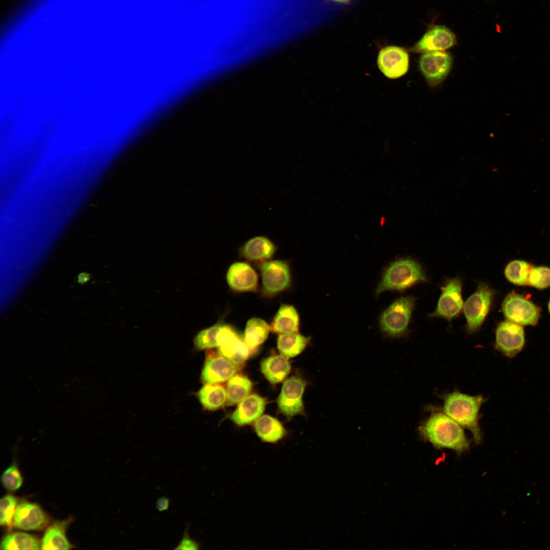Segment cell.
Instances as JSON below:
<instances>
[{
	"label": "cell",
	"instance_id": "obj_12",
	"mask_svg": "<svg viewBox=\"0 0 550 550\" xmlns=\"http://www.w3.org/2000/svg\"><path fill=\"white\" fill-rule=\"evenodd\" d=\"M456 42V36L450 29L443 25H433L409 51L415 53L445 51L454 46Z\"/></svg>",
	"mask_w": 550,
	"mask_h": 550
},
{
	"label": "cell",
	"instance_id": "obj_32",
	"mask_svg": "<svg viewBox=\"0 0 550 550\" xmlns=\"http://www.w3.org/2000/svg\"><path fill=\"white\" fill-rule=\"evenodd\" d=\"M1 482L3 486L9 491H15L20 488L23 478L15 463L4 471L1 476Z\"/></svg>",
	"mask_w": 550,
	"mask_h": 550
},
{
	"label": "cell",
	"instance_id": "obj_33",
	"mask_svg": "<svg viewBox=\"0 0 550 550\" xmlns=\"http://www.w3.org/2000/svg\"><path fill=\"white\" fill-rule=\"evenodd\" d=\"M529 284L539 289L547 288L550 285V268L538 266L532 268L528 280Z\"/></svg>",
	"mask_w": 550,
	"mask_h": 550
},
{
	"label": "cell",
	"instance_id": "obj_34",
	"mask_svg": "<svg viewBox=\"0 0 550 550\" xmlns=\"http://www.w3.org/2000/svg\"><path fill=\"white\" fill-rule=\"evenodd\" d=\"M189 525L186 526L183 537L179 542L175 549H199L200 548V543L193 539L189 534Z\"/></svg>",
	"mask_w": 550,
	"mask_h": 550
},
{
	"label": "cell",
	"instance_id": "obj_2",
	"mask_svg": "<svg viewBox=\"0 0 550 550\" xmlns=\"http://www.w3.org/2000/svg\"><path fill=\"white\" fill-rule=\"evenodd\" d=\"M443 411L462 427L469 430L476 444L482 439L479 412L485 399L481 395L470 396L458 391L443 396Z\"/></svg>",
	"mask_w": 550,
	"mask_h": 550
},
{
	"label": "cell",
	"instance_id": "obj_18",
	"mask_svg": "<svg viewBox=\"0 0 550 550\" xmlns=\"http://www.w3.org/2000/svg\"><path fill=\"white\" fill-rule=\"evenodd\" d=\"M264 399L257 394H251L240 401L231 416L236 424L242 426L258 419L265 408Z\"/></svg>",
	"mask_w": 550,
	"mask_h": 550
},
{
	"label": "cell",
	"instance_id": "obj_20",
	"mask_svg": "<svg viewBox=\"0 0 550 550\" xmlns=\"http://www.w3.org/2000/svg\"><path fill=\"white\" fill-rule=\"evenodd\" d=\"M70 518L57 521L45 530L41 541V549H70L73 545L68 540L66 531Z\"/></svg>",
	"mask_w": 550,
	"mask_h": 550
},
{
	"label": "cell",
	"instance_id": "obj_29",
	"mask_svg": "<svg viewBox=\"0 0 550 550\" xmlns=\"http://www.w3.org/2000/svg\"><path fill=\"white\" fill-rule=\"evenodd\" d=\"M532 266L522 260H514L505 267V276L512 283L520 286L529 284L528 280Z\"/></svg>",
	"mask_w": 550,
	"mask_h": 550
},
{
	"label": "cell",
	"instance_id": "obj_23",
	"mask_svg": "<svg viewBox=\"0 0 550 550\" xmlns=\"http://www.w3.org/2000/svg\"><path fill=\"white\" fill-rule=\"evenodd\" d=\"M272 329L276 333L282 334L297 332L299 327V316L294 307L283 305L274 316Z\"/></svg>",
	"mask_w": 550,
	"mask_h": 550
},
{
	"label": "cell",
	"instance_id": "obj_13",
	"mask_svg": "<svg viewBox=\"0 0 550 550\" xmlns=\"http://www.w3.org/2000/svg\"><path fill=\"white\" fill-rule=\"evenodd\" d=\"M260 270L263 286L268 293H279L289 286L291 281L290 269L284 261H265L261 264Z\"/></svg>",
	"mask_w": 550,
	"mask_h": 550
},
{
	"label": "cell",
	"instance_id": "obj_35",
	"mask_svg": "<svg viewBox=\"0 0 550 550\" xmlns=\"http://www.w3.org/2000/svg\"><path fill=\"white\" fill-rule=\"evenodd\" d=\"M169 505V499L165 497L159 499L157 501V508L159 511L167 510Z\"/></svg>",
	"mask_w": 550,
	"mask_h": 550
},
{
	"label": "cell",
	"instance_id": "obj_30",
	"mask_svg": "<svg viewBox=\"0 0 550 550\" xmlns=\"http://www.w3.org/2000/svg\"><path fill=\"white\" fill-rule=\"evenodd\" d=\"M223 325L216 323L200 331L194 339L195 347L198 350L218 347V335Z\"/></svg>",
	"mask_w": 550,
	"mask_h": 550
},
{
	"label": "cell",
	"instance_id": "obj_25",
	"mask_svg": "<svg viewBox=\"0 0 550 550\" xmlns=\"http://www.w3.org/2000/svg\"><path fill=\"white\" fill-rule=\"evenodd\" d=\"M198 396L203 406L209 410L220 408L227 399L226 389L217 383L205 384L198 392Z\"/></svg>",
	"mask_w": 550,
	"mask_h": 550
},
{
	"label": "cell",
	"instance_id": "obj_15",
	"mask_svg": "<svg viewBox=\"0 0 550 550\" xmlns=\"http://www.w3.org/2000/svg\"><path fill=\"white\" fill-rule=\"evenodd\" d=\"M219 354L238 364L246 359L249 347L231 326L224 324L218 338Z\"/></svg>",
	"mask_w": 550,
	"mask_h": 550
},
{
	"label": "cell",
	"instance_id": "obj_31",
	"mask_svg": "<svg viewBox=\"0 0 550 550\" xmlns=\"http://www.w3.org/2000/svg\"><path fill=\"white\" fill-rule=\"evenodd\" d=\"M18 504V498L11 494H7L0 500V525L4 528L10 529L13 526V518Z\"/></svg>",
	"mask_w": 550,
	"mask_h": 550
},
{
	"label": "cell",
	"instance_id": "obj_7",
	"mask_svg": "<svg viewBox=\"0 0 550 550\" xmlns=\"http://www.w3.org/2000/svg\"><path fill=\"white\" fill-rule=\"evenodd\" d=\"M502 309L508 320L520 325H535L539 317L538 308L532 302L514 292L506 296Z\"/></svg>",
	"mask_w": 550,
	"mask_h": 550
},
{
	"label": "cell",
	"instance_id": "obj_22",
	"mask_svg": "<svg viewBox=\"0 0 550 550\" xmlns=\"http://www.w3.org/2000/svg\"><path fill=\"white\" fill-rule=\"evenodd\" d=\"M255 431L263 442L274 443L281 439L285 430L281 423L276 419L268 416H260L254 424Z\"/></svg>",
	"mask_w": 550,
	"mask_h": 550
},
{
	"label": "cell",
	"instance_id": "obj_4",
	"mask_svg": "<svg viewBox=\"0 0 550 550\" xmlns=\"http://www.w3.org/2000/svg\"><path fill=\"white\" fill-rule=\"evenodd\" d=\"M414 306L415 298L410 296L394 301L380 316L382 332L390 337L403 336L407 332Z\"/></svg>",
	"mask_w": 550,
	"mask_h": 550
},
{
	"label": "cell",
	"instance_id": "obj_24",
	"mask_svg": "<svg viewBox=\"0 0 550 550\" xmlns=\"http://www.w3.org/2000/svg\"><path fill=\"white\" fill-rule=\"evenodd\" d=\"M310 340L298 333L280 334L277 340V348L280 353L286 358H292L300 353Z\"/></svg>",
	"mask_w": 550,
	"mask_h": 550
},
{
	"label": "cell",
	"instance_id": "obj_16",
	"mask_svg": "<svg viewBox=\"0 0 550 550\" xmlns=\"http://www.w3.org/2000/svg\"><path fill=\"white\" fill-rule=\"evenodd\" d=\"M238 370L237 364L221 355L208 357L204 364L201 378L205 384L225 382L234 376Z\"/></svg>",
	"mask_w": 550,
	"mask_h": 550
},
{
	"label": "cell",
	"instance_id": "obj_11",
	"mask_svg": "<svg viewBox=\"0 0 550 550\" xmlns=\"http://www.w3.org/2000/svg\"><path fill=\"white\" fill-rule=\"evenodd\" d=\"M377 62L379 69L386 77L395 79L407 72L409 55L402 47L388 46L379 51Z\"/></svg>",
	"mask_w": 550,
	"mask_h": 550
},
{
	"label": "cell",
	"instance_id": "obj_6",
	"mask_svg": "<svg viewBox=\"0 0 550 550\" xmlns=\"http://www.w3.org/2000/svg\"><path fill=\"white\" fill-rule=\"evenodd\" d=\"M452 64L453 57L451 53L445 51H432L421 56L419 67L427 83L431 86H435L447 77Z\"/></svg>",
	"mask_w": 550,
	"mask_h": 550
},
{
	"label": "cell",
	"instance_id": "obj_19",
	"mask_svg": "<svg viewBox=\"0 0 550 550\" xmlns=\"http://www.w3.org/2000/svg\"><path fill=\"white\" fill-rule=\"evenodd\" d=\"M277 246L265 236H256L247 240L240 248V254L252 261L266 260L275 253Z\"/></svg>",
	"mask_w": 550,
	"mask_h": 550
},
{
	"label": "cell",
	"instance_id": "obj_5",
	"mask_svg": "<svg viewBox=\"0 0 550 550\" xmlns=\"http://www.w3.org/2000/svg\"><path fill=\"white\" fill-rule=\"evenodd\" d=\"M493 295V291L488 285L480 283L476 291L467 299L463 312L468 333L473 334L480 329L490 310Z\"/></svg>",
	"mask_w": 550,
	"mask_h": 550
},
{
	"label": "cell",
	"instance_id": "obj_10",
	"mask_svg": "<svg viewBox=\"0 0 550 550\" xmlns=\"http://www.w3.org/2000/svg\"><path fill=\"white\" fill-rule=\"evenodd\" d=\"M306 386V381L297 377H290L284 382L277 402L284 415L291 417L304 413L302 396Z\"/></svg>",
	"mask_w": 550,
	"mask_h": 550
},
{
	"label": "cell",
	"instance_id": "obj_3",
	"mask_svg": "<svg viewBox=\"0 0 550 550\" xmlns=\"http://www.w3.org/2000/svg\"><path fill=\"white\" fill-rule=\"evenodd\" d=\"M427 281L420 264L410 258L399 259L392 263L385 270L379 283L376 294L386 291H404L419 283Z\"/></svg>",
	"mask_w": 550,
	"mask_h": 550
},
{
	"label": "cell",
	"instance_id": "obj_1",
	"mask_svg": "<svg viewBox=\"0 0 550 550\" xmlns=\"http://www.w3.org/2000/svg\"><path fill=\"white\" fill-rule=\"evenodd\" d=\"M462 427L444 413L434 411L419 426L418 431L435 448L461 453L468 451L470 445Z\"/></svg>",
	"mask_w": 550,
	"mask_h": 550
},
{
	"label": "cell",
	"instance_id": "obj_21",
	"mask_svg": "<svg viewBox=\"0 0 550 550\" xmlns=\"http://www.w3.org/2000/svg\"><path fill=\"white\" fill-rule=\"evenodd\" d=\"M291 366L283 355H273L264 359L261 364V370L265 378L271 383L283 381L288 376Z\"/></svg>",
	"mask_w": 550,
	"mask_h": 550
},
{
	"label": "cell",
	"instance_id": "obj_37",
	"mask_svg": "<svg viewBox=\"0 0 550 550\" xmlns=\"http://www.w3.org/2000/svg\"><path fill=\"white\" fill-rule=\"evenodd\" d=\"M548 310H549V311L550 312V300H549V302L548 303Z\"/></svg>",
	"mask_w": 550,
	"mask_h": 550
},
{
	"label": "cell",
	"instance_id": "obj_27",
	"mask_svg": "<svg viewBox=\"0 0 550 550\" xmlns=\"http://www.w3.org/2000/svg\"><path fill=\"white\" fill-rule=\"evenodd\" d=\"M269 331V326L265 321L259 318H252L245 325L244 341L250 348L256 347L266 340Z\"/></svg>",
	"mask_w": 550,
	"mask_h": 550
},
{
	"label": "cell",
	"instance_id": "obj_8",
	"mask_svg": "<svg viewBox=\"0 0 550 550\" xmlns=\"http://www.w3.org/2000/svg\"><path fill=\"white\" fill-rule=\"evenodd\" d=\"M463 306L461 281L459 278L450 279L443 286L435 310L431 316L451 320L460 314Z\"/></svg>",
	"mask_w": 550,
	"mask_h": 550
},
{
	"label": "cell",
	"instance_id": "obj_9",
	"mask_svg": "<svg viewBox=\"0 0 550 550\" xmlns=\"http://www.w3.org/2000/svg\"><path fill=\"white\" fill-rule=\"evenodd\" d=\"M525 343L523 327L509 320L501 322L496 331L495 348L505 356L512 358L522 349Z\"/></svg>",
	"mask_w": 550,
	"mask_h": 550
},
{
	"label": "cell",
	"instance_id": "obj_28",
	"mask_svg": "<svg viewBox=\"0 0 550 550\" xmlns=\"http://www.w3.org/2000/svg\"><path fill=\"white\" fill-rule=\"evenodd\" d=\"M252 388V382L247 377L240 374L233 376L229 379L227 385V404L239 403L249 395Z\"/></svg>",
	"mask_w": 550,
	"mask_h": 550
},
{
	"label": "cell",
	"instance_id": "obj_17",
	"mask_svg": "<svg viewBox=\"0 0 550 550\" xmlns=\"http://www.w3.org/2000/svg\"><path fill=\"white\" fill-rule=\"evenodd\" d=\"M229 286L237 291H250L256 289L258 277L255 270L248 264L235 262L231 265L227 273Z\"/></svg>",
	"mask_w": 550,
	"mask_h": 550
},
{
	"label": "cell",
	"instance_id": "obj_26",
	"mask_svg": "<svg viewBox=\"0 0 550 550\" xmlns=\"http://www.w3.org/2000/svg\"><path fill=\"white\" fill-rule=\"evenodd\" d=\"M0 549H40L41 542L35 536L21 532H15L5 535L1 541Z\"/></svg>",
	"mask_w": 550,
	"mask_h": 550
},
{
	"label": "cell",
	"instance_id": "obj_14",
	"mask_svg": "<svg viewBox=\"0 0 550 550\" xmlns=\"http://www.w3.org/2000/svg\"><path fill=\"white\" fill-rule=\"evenodd\" d=\"M49 518L38 504L24 501L18 504L13 526L24 531H40L49 524Z\"/></svg>",
	"mask_w": 550,
	"mask_h": 550
},
{
	"label": "cell",
	"instance_id": "obj_36",
	"mask_svg": "<svg viewBox=\"0 0 550 550\" xmlns=\"http://www.w3.org/2000/svg\"><path fill=\"white\" fill-rule=\"evenodd\" d=\"M330 1H332V2H333L334 3H338V4H347L349 3L352 0H330Z\"/></svg>",
	"mask_w": 550,
	"mask_h": 550
}]
</instances>
